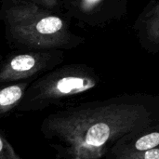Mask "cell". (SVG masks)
I'll return each mask as SVG.
<instances>
[{
  "mask_svg": "<svg viewBox=\"0 0 159 159\" xmlns=\"http://www.w3.org/2000/svg\"><path fill=\"white\" fill-rule=\"evenodd\" d=\"M31 82L26 80L0 86V119L17 109Z\"/></svg>",
  "mask_w": 159,
  "mask_h": 159,
  "instance_id": "52a82bcc",
  "label": "cell"
},
{
  "mask_svg": "<svg viewBox=\"0 0 159 159\" xmlns=\"http://www.w3.org/2000/svg\"><path fill=\"white\" fill-rule=\"evenodd\" d=\"M129 0H61V8L83 27L103 28L125 17Z\"/></svg>",
  "mask_w": 159,
  "mask_h": 159,
  "instance_id": "5b68a950",
  "label": "cell"
},
{
  "mask_svg": "<svg viewBox=\"0 0 159 159\" xmlns=\"http://www.w3.org/2000/svg\"><path fill=\"white\" fill-rule=\"evenodd\" d=\"M133 31L144 50L159 55V0H151L145 6L133 24Z\"/></svg>",
  "mask_w": 159,
  "mask_h": 159,
  "instance_id": "8992f818",
  "label": "cell"
},
{
  "mask_svg": "<svg viewBox=\"0 0 159 159\" xmlns=\"http://www.w3.org/2000/svg\"><path fill=\"white\" fill-rule=\"evenodd\" d=\"M35 1L45 7H48L51 9L55 10H61V0H33Z\"/></svg>",
  "mask_w": 159,
  "mask_h": 159,
  "instance_id": "8fae6325",
  "label": "cell"
},
{
  "mask_svg": "<svg viewBox=\"0 0 159 159\" xmlns=\"http://www.w3.org/2000/svg\"><path fill=\"white\" fill-rule=\"evenodd\" d=\"M0 159H22L0 129Z\"/></svg>",
  "mask_w": 159,
  "mask_h": 159,
  "instance_id": "9c48e42d",
  "label": "cell"
},
{
  "mask_svg": "<svg viewBox=\"0 0 159 159\" xmlns=\"http://www.w3.org/2000/svg\"><path fill=\"white\" fill-rule=\"evenodd\" d=\"M0 20L14 49L68 50L85 42L72 31L65 14L33 0H1Z\"/></svg>",
  "mask_w": 159,
  "mask_h": 159,
  "instance_id": "7a4b0ae2",
  "label": "cell"
},
{
  "mask_svg": "<svg viewBox=\"0 0 159 159\" xmlns=\"http://www.w3.org/2000/svg\"><path fill=\"white\" fill-rule=\"evenodd\" d=\"M159 146V129L145 132L117 150V154H137Z\"/></svg>",
  "mask_w": 159,
  "mask_h": 159,
  "instance_id": "ba28073f",
  "label": "cell"
},
{
  "mask_svg": "<svg viewBox=\"0 0 159 159\" xmlns=\"http://www.w3.org/2000/svg\"><path fill=\"white\" fill-rule=\"evenodd\" d=\"M149 108L131 96L82 104L48 115L40 132L57 159H102L116 141L150 126Z\"/></svg>",
  "mask_w": 159,
  "mask_h": 159,
  "instance_id": "6da1fadb",
  "label": "cell"
},
{
  "mask_svg": "<svg viewBox=\"0 0 159 159\" xmlns=\"http://www.w3.org/2000/svg\"><path fill=\"white\" fill-rule=\"evenodd\" d=\"M117 159H159V146L137 154H118Z\"/></svg>",
  "mask_w": 159,
  "mask_h": 159,
  "instance_id": "30bf717a",
  "label": "cell"
},
{
  "mask_svg": "<svg viewBox=\"0 0 159 159\" xmlns=\"http://www.w3.org/2000/svg\"><path fill=\"white\" fill-rule=\"evenodd\" d=\"M64 60L61 49H14L0 61V86L31 80L58 67Z\"/></svg>",
  "mask_w": 159,
  "mask_h": 159,
  "instance_id": "277c9868",
  "label": "cell"
},
{
  "mask_svg": "<svg viewBox=\"0 0 159 159\" xmlns=\"http://www.w3.org/2000/svg\"><path fill=\"white\" fill-rule=\"evenodd\" d=\"M100 78L84 64L58 66L32 81L17 107L20 113L39 112L95 89Z\"/></svg>",
  "mask_w": 159,
  "mask_h": 159,
  "instance_id": "3957f363",
  "label": "cell"
}]
</instances>
